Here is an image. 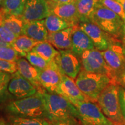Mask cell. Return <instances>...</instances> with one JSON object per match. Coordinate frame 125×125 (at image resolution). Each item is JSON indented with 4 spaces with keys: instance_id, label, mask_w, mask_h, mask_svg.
I'll return each instance as SVG.
<instances>
[{
    "instance_id": "37",
    "label": "cell",
    "mask_w": 125,
    "mask_h": 125,
    "mask_svg": "<svg viewBox=\"0 0 125 125\" xmlns=\"http://www.w3.org/2000/svg\"><path fill=\"white\" fill-rule=\"evenodd\" d=\"M123 21H124V24H123L122 32V34L121 36V39L123 44L124 45V46H125V18Z\"/></svg>"
},
{
    "instance_id": "40",
    "label": "cell",
    "mask_w": 125,
    "mask_h": 125,
    "mask_svg": "<svg viewBox=\"0 0 125 125\" xmlns=\"http://www.w3.org/2000/svg\"><path fill=\"white\" fill-rule=\"evenodd\" d=\"M0 125H10L8 121H6L5 120L2 118H0Z\"/></svg>"
},
{
    "instance_id": "9",
    "label": "cell",
    "mask_w": 125,
    "mask_h": 125,
    "mask_svg": "<svg viewBox=\"0 0 125 125\" xmlns=\"http://www.w3.org/2000/svg\"><path fill=\"white\" fill-rule=\"evenodd\" d=\"M79 26L91 39L95 48L100 51L107 50L116 40L91 21L80 22Z\"/></svg>"
},
{
    "instance_id": "20",
    "label": "cell",
    "mask_w": 125,
    "mask_h": 125,
    "mask_svg": "<svg viewBox=\"0 0 125 125\" xmlns=\"http://www.w3.org/2000/svg\"><path fill=\"white\" fill-rule=\"evenodd\" d=\"M40 42L30 38L26 35L17 37L11 46L20 57H26L27 53L32 51L34 47Z\"/></svg>"
},
{
    "instance_id": "32",
    "label": "cell",
    "mask_w": 125,
    "mask_h": 125,
    "mask_svg": "<svg viewBox=\"0 0 125 125\" xmlns=\"http://www.w3.org/2000/svg\"><path fill=\"white\" fill-rule=\"evenodd\" d=\"M12 77V74L5 72L0 71V97H2L8 89V84Z\"/></svg>"
},
{
    "instance_id": "18",
    "label": "cell",
    "mask_w": 125,
    "mask_h": 125,
    "mask_svg": "<svg viewBox=\"0 0 125 125\" xmlns=\"http://www.w3.org/2000/svg\"><path fill=\"white\" fill-rule=\"evenodd\" d=\"M73 29V27H70L57 32L49 33L47 41L59 50H71Z\"/></svg>"
},
{
    "instance_id": "38",
    "label": "cell",
    "mask_w": 125,
    "mask_h": 125,
    "mask_svg": "<svg viewBox=\"0 0 125 125\" xmlns=\"http://www.w3.org/2000/svg\"><path fill=\"white\" fill-rule=\"evenodd\" d=\"M7 46H12L11 45L9 44V43L5 42L4 40H2V38L0 37V48H2V47H7Z\"/></svg>"
},
{
    "instance_id": "16",
    "label": "cell",
    "mask_w": 125,
    "mask_h": 125,
    "mask_svg": "<svg viewBox=\"0 0 125 125\" xmlns=\"http://www.w3.org/2000/svg\"><path fill=\"white\" fill-rule=\"evenodd\" d=\"M49 8L51 13L64 20L71 27L79 24L80 20L75 2L49 5Z\"/></svg>"
},
{
    "instance_id": "1",
    "label": "cell",
    "mask_w": 125,
    "mask_h": 125,
    "mask_svg": "<svg viewBox=\"0 0 125 125\" xmlns=\"http://www.w3.org/2000/svg\"><path fill=\"white\" fill-rule=\"evenodd\" d=\"M5 109L9 115L12 116L46 118L45 100L42 90H38L34 94L27 97L10 101Z\"/></svg>"
},
{
    "instance_id": "15",
    "label": "cell",
    "mask_w": 125,
    "mask_h": 125,
    "mask_svg": "<svg viewBox=\"0 0 125 125\" xmlns=\"http://www.w3.org/2000/svg\"><path fill=\"white\" fill-rule=\"evenodd\" d=\"M71 43V51L79 57L85 51L95 48L91 39L79 27V24L73 26Z\"/></svg>"
},
{
    "instance_id": "29",
    "label": "cell",
    "mask_w": 125,
    "mask_h": 125,
    "mask_svg": "<svg viewBox=\"0 0 125 125\" xmlns=\"http://www.w3.org/2000/svg\"><path fill=\"white\" fill-rule=\"evenodd\" d=\"M19 56L18 53L12 46L0 48V59L16 62L19 58Z\"/></svg>"
},
{
    "instance_id": "2",
    "label": "cell",
    "mask_w": 125,
    "mask_h": 125,
    "mask_svg": "<svg viewBox=\"0 0 125 125\" xmlns=\"http://www.w3.org/2000/svg\"><path fill=\"white\" fill-rule=\"evenodd\" d=\"M81 91L90 101L97 102L103 90L111 83H116L107 75L98 74L82 69L75 79Z\"/></svg>"
},
{
    "instance_id": "13",
    "label": "cell",
    "mask_w": 125,
    "mask_h": 125,
    "mask_svg": "<svg viewBox=\"0 0 125 125\" xmlns=\"http://www.w3.org/2000/svg\"><path fill=\"white\" fill-rule=\"evenodd\" d=\"M50 14V8L47 0H27L21 16L27 22L42 20Z\"/></svg>"
},
{
    "instance_id": "8",
    "label": "cell",
    "mask_w": 125,
    "mask_h": 125,
    "mask_svg": "<svg viewBox=\"0 0 125 125\" xmlns=\"http://www.w3.org/2000/svg\"><path fill=\"white\" fill-rule=\"evenodd\" d=\"M62 75L75 79L81 70V62L71 50H60L54 59Z\"/></svg>"
},
{
    "instance_id": "27",
    "label": "cell",
    "mask_w": 125,
    "mask_h": 125,
    "mask_svg": "<svg viewBox=\"0 0 125 125\" xmlns=\"http://www.w3.org/2000/svg\"><path fill=\"white\" fill-rule=\"evenodd\" d=\"M26 57L31 65L40 69H43L49 67L53 61L48 62L32 51L28 53Z\"/></svg>"
},
{
    "instance_id": "24",
    "label": "cell",
    "mask_w": 125,
    "mask_h": 125,
    "mask_svg": "<svg viewBox=\"0 0 125 125\" xmlns=\"http://www.w3.org/2000/svg\"><path fill=\"white\" fill-rule=\"evenodd\" d=\"M45 23L48 33L56 32L71 27L64 20L53 13H51L45 18Z\"/></svg>"
},
{
    "instance_id": "10",
    "label": "cell",
    "mask_w": 125,
    "mask_h": 125,
    "mask_svg": "<svg viewBox=\"0 0 125 125\" xmlns=\"http://www.w3.org/2000/svg\"><path fill=\"white\" fill-rule=\"evenodd\" d=\"M55 93L67 98L75 106L81 101L89 100L81 91L74 79L64 75H62L61 81Z\"/></svg>"
},
{
    "instance_id": "5",
    "label": "cell",
    "mask_w": 125,
    "mask_h": 125,
    "mask_svg": "<svg viewBox=\"0 0 125 125\" xmlns=\"http://www.w3.org/2000/svg\"><path fill=\"white\" fill-rule=\"evenodd\" d=\"M90 21L115 38H121L124 21L120 16L97 3Z\"/></svg>"
},
{
    "instance_id": "11",
    "label": "cell",
    "mask_w": 125,
    "mask_h": 125,
    "mask_svg": "<svg viewBox=\"0 0 125 125\" xmlns=\"http://www.w3.org/2000/svg\"><path fill=\"white\" fill-rule=\"evenodd\" d=\"M8 90L17 99H20L32 96L37 93L38 89L17 71L12 74Z\"/></svg>"
},
{
    "instance_id": "6",
    "label": "cell",
    "mask_w": 125,
    "mask_h": 125,
    "mask_svg": "<svg viewBox=\"0 0 125 125\" xmlns=\"http://www.w3.org/2000/svg\"><path fill=\"white\" fill-rule=\"evenodd\" d=\"M75 107L78 111L77 119L82 125H114L113 122L103 114L96 102L81 101Z\"/></svg>"
},
{
    "instance_id": "19",
    "label": "cell",
    "mask_w": 125,
    "mask_h": 125,
    "mask_svg": "<svg viewBox=\"0 0 125 125\" xmlns=\"http://www.w3.org/2000/svg\"><path fill=\"white\" fill-rule=\"evenodd\" d=\"M18 71L23 77L29 81L38 90H43L40 83L38 68L34 67L24 58H19L16 62Z\"/></svg>"
},
{
    "instance_id": "21",
    "label": "cell",
    "mask_w": 125,
    "mask_h": 125,
    "mask_svg": "<svg viewBox=\"0 0 125 125\" xmlns=\"http://www.w3.org/2000/svg\"><path fill=\"white\" fill-rule=\"evenodd\" d=\"M26 21L22 16L5 15L2 18V25L7 28L17 37L23 35V29Z\"/></svg>"
},
{
    "instance_id": "3",
    "label": "cell",
    "mask_w": 125,
    "mask_h": 125,
    "mask_svg": "<svg viewBox=\"0 0 125 125\" xmlns=\"http://www.w3.org/2000/svg\"><path fill=\"white\" fill-rule=\"evenodd\" d=\"M42 93L45 100L46 118L50 122H53L70 117L77 119V109L67 98L56 93H49L45 89L42 90Z\"/></svg>"
},
{
    "instance_id": "12",
    "label": "cell",
    "mask_w": 125,
    "mask_h": 125,
    "mask_svg": "<svg viewBox=\"0 0 125 125\" xmlns=\"http://www.w3.org/2000/svg\"><path fill=\"white\" fill-rule=\"evenodd\" d=\"M38 71L39 81L42 88L49 93H55L61 81L62 75L54 59L49 67L43 69L38 68Z\"/></svg>"
},
{
    "instance_id": "4",
    "label": "cell",
    "mask_w": 125,
    "mask_h": 125,
    "mask_svg": "<svg viewBox=\"0 0 125 125\" xmlns=\"http://www.w3.org/2000/svg\"><path fill=\"white\" fill-rule=\"evenodd\" d=\"M119 86L111 83L101 92L97 104L103 114L114 123L125 125L119 98Z\"/></svg>"
},
{
    "instance_id": "26",
    "label": "cell",
    "mask_w": 125,
    "mask_h": 125,
    "mask_svg": "<svg viewBox=\"0 0 125 125\" xmlns=\"http://www.w3.org/2000/svg\"><path fill=\"white\" fill-rule=\"evenodd\" d=\"M8 122L10 125H52L46 118H23L12 115L8 116Z\"/></svg>"
},
{
    "instance_id": "22",
    "label": "cell",
    "mask_w": 125,
    "mask_h": 125,
    "mask_svg": "<svg viewBox=\"0 0 125 125\" xmlns=\"http://www.w3.org/2000/svg\"><path fill=\"white\" fill-rule=\"evenodd\" d=\"M97 3V0H76V7L80 20L79 23L90 21V17Z\"/></svg>"
},
{
    "instance_id": "39",
    "label": "cell",
    "mask_w": 125,
    "mask_h": 125,
    "mask_svg": "<svg viewBox=\"0 0 125 125\" xmlns=\"http://www.w3.org/2000/svg\"><path fill=\"white\" fill-rule=\"evenodd\" d=\"M115 1H116L119 4L121 5V6L123 8V10L125 12V0H115Z\"/></svg>"
},
{
    "instance_id": "41",
    "label": "cell",
    "mask_w": 125,
    "mask_h": 125,
    "mask_svg": "<svg viewBox=\"0 0 125 125\" xmlns=\"http://www.w3.org/2000/svg\"><path fill=\"white\" fill-rule=\"evenodd\" d=\"M4 0H0V6H2Z\"/></svg>"
},
{
    "instance_id": "34",
    "label": "cell",
    "mask_w": 125,
    "mask_h": 125,
    "mask_svg": "<svg viewBox=\"0 0 125 125\" xmlns=\"http://www.w3.org/2000/svg\"><path fill=\"white\" fill-rule=\"evenodd\" d=\"M118 89L119 98V103L120 105H121V112L125 122V88L119 86Z\"/></svg>"
},
{
    "instance_id": "33",
    "label": "cell",
    "mask_w": 125,
    "mask_h": 125,
    "mask_svg": "<svg viewBox=\"0 0 125 125\" xmlns=\"http://www.w3.org/2000/svg\"><path fill=\"white\" fill-rule=\"evenodd\" d=\"M52 125H82L77 119L74 117H70L64 119L52 122Z\"/></svg>"
},
{
    "instance_id": "7",
    "label": "cell",
    "mask_w": 125,
    "mask_h": 125,
    "mask_svg": "<svg viewBox=\"0 0 125 125\" xmlns=\"http://www.w3.org/2000/svg\"><path fill=\"white\" fill-rule=\"evenodd\" d=\"M80 59L83 70L91 73L107 75L115 81L114 73L108 65L101 51L96 48L88 50L81 54Z\"/></svg>"
},
{
    "instance_id": "30",
    "label": "cell",
    "mask_w": 125,
    "mask_h": 125,
    "mask_svg": "<svg viewBox=\"0 0 125 125\" xmlns=\"http://www.w3.org/2000/svg\"><path fill=\"white\" fill-rule=\"evenodd\" d=\"M18 71L16 62L0 59V71L13 74Z\"/></svg>"
},
{
    "instance_id": "25",
    "label": "cell",
    "mask_w": 125,
    "mask_h": 125,
    "mask_svg": "<svg viewBox=\"0 0 125 125\" xmlns=\"http://www.w3.org/2000/svg\"><path fill=\"white\" fill-rule=\"evenodd\" d=\"M27 1V0H4L2 9L6 15H21Z\"/></svg>"
},
{
    "instance_id": "28",
    "label": "cell",
    "mask_w": 125,
    "mask_h": 125,
    "mask_svg": "<svg viewBox=\"0 0 125 125\" xmlns=\"http://www.w3.org/2000/svg\"><path fill=\"white\" fill-rule=\"evenodd\" d=\"M98 3L102 5L108 9L116 13L124 20L125 18V12L121 5L115 0H97Z\"/></svg>"
},
{
    "instance_id": "17",
    "label": "cell",
    "mask_w": 125,
    "mask_h": 125,
    "mask_svg": "<svg viewBox=\"0 0 125 125\" xmlns=\"http://www.w3.org/2000/svg\"><path fill=\"white\" fill-rule=\"evenodd\" d=\"M48 31L45 26V20L27 21L23 29V35L38 42L48 40Z\"/></svg>"
},
{
    "instance_id": "23",
    "label": "cell",
    "mask_w": 125,
    "mask_h": 125,
    "mask_svg": "<svg viewBox=\"0 0 125 125\" xmlns=\"http://www.w3.org/2000/svg\"><path fill=\"white\" fill-rule=\"evenodd\" d=\"M31 51L35 52L48 62L53 60L59 52L48 41L38 42Z\"/></svg>"
},
{
    "instance_id": "43",
    "label": "cell",
    "mask_w": 125,
    "mask_h": 125,
    "mask_svg": "<svg viewBox=\"0 0 125 125\" xmlns=\"http://www.w3.org/2000/svg\"></svg>"
},
{
    "instance_id": "35",
    "label": "cell",
    "mask_w": 125,
    "mask_h": 125,
    "mask_svg": "<svg viewBox=\"0 0 125 125\" xmlns=\"http://www.w3.org/2000/svg\"><path fill=\"white\" fill-rule=\"evenodd\" d=\"M115 81L117 85L125 88V65L115 75Z\"/></svg>"
},
{
    "instance_id": "36",
    "label": "cell",
    "mask_w": 125,
    "mask_h": 125,
    "mask_svg": "<svg viewBox=\"0 0 125 125\" xmlns=\"http://www.w3.org/2000/svg\"><path fill=\"white\" fill-rule=\"evenodd\" d=\"M49 5H54L67 4L73 2H75L76 0H47Z\"/></svg>"
},
{
    "instance_id": "14",
    "label": "cell",
    "mask_w": 125,
    "mask_h": 125,
    "mask_svg": "<svg viewBox=\"0 0 125 125\" xmlns=\"http://www.w3.org/2000/svg\"><path fill=\"white\" fill-rule=\"evenodd\" d=\"M116 40L107 50L101 51L108 65L114 73V79L115 75L125 65V50L121 45L117 43Z\"/></svg>"
},
{
    "instance_id": "31",
    "label": "cell",
    "mask_w": 125,
    "mask_h": 125,
    "mask_svg": "<svg viewBox=\"0 0 125 125\" xmlns=\"http://www.w3.org/2000/svg\"><path fill=\"white\" fill-rule=\"evenodd\" d=\"M0 37L5 42L12 45L18 37L1 24L0 25Z\"/></svg>"
},
{
    "instance_id": "42",
    "label": "cell",
    "mask_w": 125,
    "mask_h": 125,
    "mask_svg": "<svg viewBox=\"0 0 125 125\" xmlns=\"http://www.w3.org/2000/svg\"><path fill=\"white\" fill-rule=\"evenodd\" d=\"M114 123V125H122V124H118V123Z\"/></svg>"
}]
</instances>
